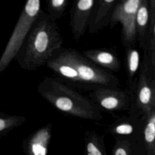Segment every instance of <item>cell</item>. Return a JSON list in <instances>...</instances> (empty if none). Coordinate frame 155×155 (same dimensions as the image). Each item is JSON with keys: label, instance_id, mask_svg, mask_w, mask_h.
Instances as JSON below:
<instances>
[{"label": "cell", "instance_id": "obj_5", "mask_svg": "<svg viewBox=\"0 0 155 155\" xmlns=\"http://www.w3.org/2000/svg\"><path fill=\"white\" fill-rule=\"evenodd\" d=\"M87 97L101 110L110 114L136 112L134 94L127 88H99L89 92Z\"/></svg>", "mask_w": 155, "mask_h": 155}, {"label": "cell", "instance_id": "obj_14", "mask_svg": "<svg viewBox=\"0 0 155 155\" xmlns=\"http://www.w3.org/2000/svg\"><path fill=\"white\" fill-rule=\"evenodd\" d=\"M143 122V114L139 112L129 113L125 116L117 119L114 124L113 129L118 134H131L134 130V125L142 124Z\"/></svg>", "mask_w": 155, "mask_h": 155}, {"label": "cell", "instance_id": "obj_11", "mask_svg": "<svg viewBox=\"0 0 155 155\" xmlns=\"http://www.w3.org/2000/svg\"><path fill=\"white\" fill-rule=\"evenodd\" d=\"M125 68L127 77V87L134 94L137 82L140 67V54L136 46L125 48Z\"/></svg>", "mask_w": 155, "mask_h": 155}, {"label": "cell", "instance_id": "obj_10", "mask_svg": "<svg viewBox=\"0 0 155 155\" xmlns=\"http://www.w3.org/2000/svg\"><path fill=\"white\" fill-rule=\"evenodd\" d=\"M83 55L93 64L110 72H118L121 68V62L113 48H91L84 50Z\"/></svg>", "mask_w": 155, "mask_h": 155}, {"label": "cell", "instance_id": "obj_17", "mask_svg": "<svg viewBox=\"0 0 155 155\" xmlns=\"http://www.w3.org/2000/svg\"><path fill=\"white\" fill-rule=\"evenodd\" d=\"M45 2L48 15L53 21L56 22L64 13L69 1L67 0H47Z\"/></svg>", "mask_w": 155, "mask_h": 155}, {"label": "cell", "instance_id": "obj_9", "mask_svg": "<svg viewBox=\"0 0 155 155\" xmlns=\"http://www.w3.org/2000/svg\"><path fill=\"white\" fill-rule=\"evenodd\" d=\"M118 0H96L88 23V31L95 34L109 25L111 14Z\"/></svg>", "mask_w": 155, "mask_h": 155}, {"label": "cell", "instance_id": "obj_12", "mask_svg": "<svg viewBox=\"0 0 155 155\" xmlns=\"http://www.w3.org/2000/svg\"><path fill=\"white\" fill-rule=\"evenodd\" d=\"M149 21V0H140L136 13L135 23L137 43L142 50L145 45Z\"/></svg>", "mask_w": 155, "mask_h": 155}, {"label": "cell", "instance_id": "obj_15", "mask_svg": "<svg viewBox=\"0 0 155 155\" xmlns=\"http://www.w3.org/2000/svg\"><path fill=\"white\" fill-rule=\"evenodd\" d=\"M50 128L49 125L44 127L36 131L31 137L30 144L35 155H45L46 148L44 145L47 143L50 136Z\"/></svg>", "mask_w": 155, "mask_h": 155}, {"label": "cell", "instance_id": "obj_1", "mask_svg": "<svg viewBox=\"0 0 155 155\" xmlns=\"http://www.w3.org/2000/svg\"><path fill=\"white\" fill-rule=\"evenodd\" d=\"M45 65L57 79L73 88L88 92L99 88H119L120 80L73 48L56 50Z\"/></svg>", "mask_w": 155, "mask_h": 155}, {"label": "cell", "instance_id": "obj_13", "mask_svg": "<svg viewBox=\"0 0 155 155\" xmlns=\"http://www.w3.org/2000/svg\"><path fill=\"white\" fill-rule=\"evenodd\" d=\"M150 21L143 53L149 59L150 65L155 68V0H149Z\"/></svg>", "mask_w": 155, "mask_h": 155}, {"label": "cell", "instance_id": "obj_4", "mask_svg": "<svg viewBox=\"0 0 155 155\" xmlns=\"http://www.w3.org/2000/svg\"><path fill=\"white\" fill-rule=\"evenodd\" d=\"M41 11V2L39 0L26 2L0 58V73L14 59Z\"/></svg>", "mask_w": 155, "mask_h": 155}, {"label": "cell", "instance_id": "obj_8", "mask_svg": "<svg viewBox=\"0 0 155 155\" xmlns=\"http://www.w3.org/2000/svg\"><path fill=\"white\" fill-rule=\"evenodd\" d=\"M96 0L74 1L70 12L69 26L73 39L79 41L88 28V23Z\"/></svg>", "mask_w": 155, "mask_h": 155}, {"label": "cell", "instance_id": "obj_6", "mask_svg": "<svg viewBox=\"0 0 155 155\" xmlns=\"http://www.w3.org/2000/svg\"><path fill=\"white\" fill-rule=\"evenodd\" d=\"M133 94L136 112L143 114L155 108V68L150 65L148 58L144 53Z\"/></svg>", "mask_w": 155, "mask_h": 155}, {"label": "cell", "instance_id": "obj_19", "mask_svg": "<svg viewBox=\"0 0 155 155\" xmlns=\"http://www.w3.org/2000/svg\"><path fill=\"white\" fill-rule=\"evenodd\" d=\"M115 155H127V153L124 148H119L116 150Z\"/></svg>", "mask_w": 155, "mask_h": 155}, {"label": "cell", "instance_id": "obj_18", "mask_svg": "<svg viewBox=\"0 0 155 155\" xmlns=\"http://www.w3.org/2000/svg\"><path fill=\"white\" fill-rule=\"evenodd\" d=\"M88 155H102L98 148L93 142H89L87 145Z\"/></svg>", "mask_w": 155, "mask_h": 155}, {"label": "cell", "instance_id": "obj_16", "mask_svg": "<svg viewBox=\"0 0 155 155\" xmlns=\"http://www.w3.org/2000/svg\"><path fill=\"white\" fill-rule=\"evenodd\" d=\"M26 120V117L21 116L10 115L0 112V138L7 133L20 126Z\"/></svg>", "mask_w": 155, "mask_h": 155}, {"label": "cell", "instance_id": "obj_3", "mask_svg": "<svg viewBox=\"0 0 155 155\" xmlns=\"http://www.w3.org/2000/svg\"><path fill=\"white\" fill-rule=\"evenodd\" d=\"M41 97L64 114L81 119L98 120L102 110L88 97L53 77H45L38 85Z\"/></svg>", "mask_w": 155, "mask_h": 155}, {"label": "cell", "instance_id": "obj_2", "mask_svg": "<svg viewBox=\"0 0 155 155\" xmlns=\"http://www.w3.org/2000/svg\"><path fill=\"white\" fill-rule=\"evenodd\" d=\"M63 43L56 22L41 10L14 59L22 69L36 70L46 64Z\"/></svg>", "mask_w": 155, "mask_h": 155}, {"label": "cell", "instance_id": "obj_7", "mask_svg": "<svg viewBox=\"0 0 155 155\" xmlns=\"http://www.w3.org/2000/svg\"><path fill=\"white\" fill-rule=\"evenodd\" d=\"M140 0L118 1L115 5L109 27L113 28L118 22L121 25V41L125 48L136 46V13Z\"/></svg>", "mask_w": 155, "mask_h": 155}]
</instances>
